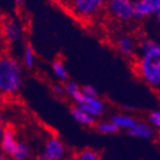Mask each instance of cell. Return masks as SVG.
<instances>
[{"label":"cell","instance_id":"6da1fadb","mask_svg":"<svg viewBox=\"0 0 160 160\" xmlns=\"http://www.w3.org/2000/svg\"><path fill=\"white\" fill-rule=\"evenodd\" d=\"M140 52L138 72L153 88L160 87V43L152 39H143L138 43Z\"/></svg>","mask_w":160,"mask_h":160},{"label":"cell","instance_id":"7a4b0ae2","mask_svg":"<svg viewBox=\"0 0 160 160\" xmlns=\"http://www.w3.org/2000/svg\"><path fill=\"white\" fill-rule=\"evenodd\" d=\"M22 65L11 56H0V93L3 97L15 96L21 89Z\"/></svg>","mask_w":160,"mask_h":160},{"label":"cell","instance_id":"3957f363","mask_svg":"<svg viewBox=\"0 0 160 160\" xmlns=\"http://www.w3.org/2000/svg\"><path fill=\"white\" fill-rule=\"evenodd\" d=\"M107 0H67L72 13L81 19H91L106 8Z\"/></svg>","mask_w":160,"mask_h":160},{"label":"cell","instance_id":"277c9868","mask_svg":"<svg viewBox=\"0 0 160 160\" xmlns=\"http://www.w3.org/2000/svg\"><path fill=\"white\" fill-rule=\"evenodd\" d=\"M105 9L118 22L128 23L133 20V0H107Z\"/></svg>","mask_w":160,"mask_h":160},{"label":"cell","instance_id":"5b68a950","mask_svg":"<svg viewBox=\"0 0 160 160\" xmlns=\"http://www.w3.org/2000/svg\"><path fill=\"white\" fill-rule=\"evenodd\" d=\"M72 99L76 107L96 119L105 113V103L99 97H86L81 93V91H79L73 96Z\"/></svg>","mask_w":160,"mask_h":160},{"label":"cell","instance_id":"8992f818","mask_svg":"<svg viewBox=\"0 0 160 160\" xmlns=\"http://www.w3.org/2000/svg\"><path fill=\"white\" fill-rule=\"evenodd\" d=\"M41 153L51 160H63L68 156L66 145L57 136H50L46 139Z\"/></svg>","mask_w":160,"mask_h":160},{"label":"cell","instance_id":"52a82bcc","mask_svg":"<svg viewBox=\"0 0 160 160\" xmlns=\"http://www.w3.org/2000/svg\"><path fill=\"white\" fill-rule=\"evenodd\" d=\"M160 10V0H133V20L142 21Z\"/></svg>","mask_w":160,"mask_h":160},{"label":"cell","instance_id":"ba28073f","mask_svg":"<svg viewBox=\"0 0 160 160\" xmlns=\"http://www.w3.org/2000/svg\"><path fill=\"white\" fill-rule=\"evenodd\" d=\"M19 140L16 130L11 126L6 125L2 135L0 137V152L10 159L19 143Z\"/></svg>","mask_w":160,"mask_h":160},{"label":"cell","instance_id":"9c48e42d","mask_svg":"<svg viewBox=\"0 0 160 160\" xmlns=\"http://www.w3.org/2000/svg\"><path fill=\"white\" fill-rule=\"evenodd\" d=\"M116 46H117L118 51H119L123 57L129 58V57H132L136 53L138 43L132 36L126 33V35H121L117 38Z\"/></svg>","mask_w":160,"mask_h":160},{"label":"cell","instance_id":"30bf717a","mask_svg":"<svg viewBox=\"0 0 160 160\" xmlns=\"http://www.w3.org/2000/svg\"><path fill=\"white\" fill-rule=\"evenodd\" d=\"M3 33H5L6 39L11 43H15L19 41L21 36H22V29L19 22L16 20H9L5 25L3 28Z\"/></svg>","mask_w":160,"mask_h":160},{"label":"cell","instance_id":"8fae6325","mask_svg":"<svg viewBox=\"0 0 160 160\" xmlns=\"http://www.w3.org/2000/svg\"><path fill=\"white\" fill-rule=\"evenodd\" d=\"M128 133H129L130 136H133V137L143 138V139H150V138L153 137L155 131H153L152 127H151L149 123L137 121L131 129L128 130Z\"/></svg>","mask_w":160,"mask_h":160},{"label":"cell","instance_id":"7c38bea8","mask_svg":"<svg viewBox=\"0 0 160 160\" xmlns=\"http://www.w3.org/2000/svg\"><path fill=\"white\" fill-rule=\"evenodd\" d=\"M71 115H72L73 119L77 121L79 125L83 126V127H95L97 119L91 116H89L88 113H86L85 111L80 110L78 107L73 106L71 108Z\"/></svg>","mask_w":160,"mask_h":160},{"label":"cell","instance_id":"4fadbf2b","mask_svg":"<svg viewBox=\"0 0 160 160\" xmlns=\"http://www.w3.org/2000/svg\"><path fill=\"white\" fill-rule=\"evenodd\" d=\"M32 156V152H31V148L30 146L26 142L25 140H19V143H18L17 148H16L15 152L12 153L11 158L10 159L13 160H30Z\"/></svg>","mask_w":160,"mask_h":160},{"label":"cell","instance_id":"5bb4252c","mask_svg":"<svg viewBox=\"0 0 160 160\" xmlns=\"http://www.w3.org/2000/svg\"><path fill=\"white\" fill-rule=\"evenodd\" d=\"M110 121L118 128V129H126L130 130L137 122L131 116L128 115H115L111 117Z\"/></svg>","mask_w":160,"mask_h":160},{"label":"cell","instance_id":"9a60e30c","mask_svg":"<svg viewBox=\"0 0 160 160\" xmlns=\"http://www.w3.org/2000/svg\"><path fill=\"white\" fill-rule=\"evenodd\" d=\"M51 70H52V73L60 82H66L69 78L68 76L67 68H66L65 63L59 59H56L55 61L51 65Z\"/></svg>","mask_w":160,"mask_h":160},{"label":"cell","instance_id":"2e32d148","mask_svg":"<svg viewBox=\"0 0 160 160\" xmlns=\"http://www.w3.org/2000/svg\"><path fill=\"white\" fill-rule=\"evenodd\" d=\"M36 65V55L35 50L31 45H26L22 53V66L27 69H32Z\"/></svg>","mask_w":160,"mask_h":160},{"label":"cell","instance_id":"e0dca14e","mask_svg":"<svg viewBox=\"0 0 160 160\" xmlns=\"http://www.w3.org/2000/svg\"><path fill=\"white\" fill-rule=\"evenodd\" d=\"M95 128L99 133L102 135H113L119 131L117 127L113 125L111 121H100V122H96Z\"/></svg>","mask_w":160,"mask_h":160},{"label":"cell","instance_id":"ac0fdd59","mask_svg":"<svg viewBox=\"0 0 160 160\" xmlns=\"http://www.w3.org/2000/svg\"><path fill=\"white\" fill-rule=\"evenodd\" d=\"M75 155L76 160H100L99 153L91 148H86V149L80 150L79 152L75 153Z\"/></svg>","mask_w":160,"mask_h":160},{"label":"cell","instance_id":"d6986e66","mask_svg":"<svg viewBox=\"0 0 160 160\" xmlns=\"http://www.w3.org/2000/svg\"><path fill=\"white\" fill-rule=\"evenodd\" d=\"M63 88H65L66 95L69 96L70 98H72L76 93L80 91V86L72 80H67L66 82H63Z\"/></svg>","mask_w":160,"mask_h":160},{"label":"cell","instance_id":"ffe728a7","mask_svg":"<svg viewBox=\"0 0 160 160\" xmlns=\"http://www.w3.org/2000/svg\"><path fill=\"white\" fill-rule=\"evenodd\" d=\"M148 120H149L150 126H153L160 130V110L151 111L148 116Z\"/></svg>","mask_w":160,"mask_h":160},{"label":"cell","instance_id":"44dd1931","mask_svg":"<svg viewBox=\"0 0 160 160\" xmlns=\"http://www.w3.org/2000/svg\"><path fill=\"white\" fill-rule=\"evenodd\" d=\"M80 91L83 96L86 97H98V92L97 90L95 89V87L90 85H85L80 87Z\"/></svg>","mask_w":160,"mask_h":160},{"label":"cell","instance_id":"7402d4cb","mask_svg":"<svg viewBox=\"0 0 160 160\" xmlns=\"http://www.w3.org/2000/svg\"><path fill=\"white\" fill-rule=\"evenodd\" d=\"M51 91H52L53 95L57 96V97H62V96L66 95L65 88H63V83H55V85H52Z\"/></svg>","mask_w":160,"mask_h":160},{"label":"cell","instance_id":"603a6c76","mask_svg":"<svg viewBox=\"0 0 160 160\" xmlns=\"http://www.w3.org/2000/svg\"><path fill=\"white\" fill-rule=\"evenodd\" d=\"M6 120H5V117H3V115L1 112H0V137H1V135H2V131L3 129H5L6 127Z\"/></svg>","mask_w":160,"mask_h":160},{"label":"cell","instance_id":"cb8c5ba5","mask_svg":"<svg viewBox=\"0 0 160 160\" xmlns=\"http://www.w3.org/2000/svg\"><path fill=\"white\" fill-rule=\"evenodd\" d=\"M35 160H51V159H49V158L46 157V156L43 155V153L40 152L39 155L36 156V159H35Z\"/></svg>","mask_w":160,"mask_h":160},{"label":"cell","instance_id":"d4e9b609","mask_svg":"<svg viewBox=\"0 0 160 160\" xmlns=\"http://www.w3.org/2000/svg\"><path fill=\"white\" fill-rule=\"evenodd\" d=\"M155 18H156V21H157V23L159 25V27H160V10L155 15Z\"/></svg>","mask_w":160,"mask_h":160},{"label":"cell","instance_id":"484cf974","mask_svg":"<svg viewBox=\"0 0 160 160\" xmlns=\"http://www.w3.org/2000/svg\"><path fill=\"white\" fill-rule=\"evenodd\" d=\"M13 1H15V3L18 7H21L23 5V2H25V0H13Z\"/></svg>","mask_w":160,"mask_h":160},{"label":"cell","instance_id":"4316f807","mask_svg":"<svg viewBox=\"0 0 160 160\" xmlns=\"http://www.w3.org/2000/svg\"><path fill=\"white\" fill-rule=\"evenodd\" d=\"M63 160H76V155H68Z\"/></svg>","mask_w":160,"mask_h":160},{"label":"cell","instance_id":"83f0119b","mask_svg":"<svg viewBox=\"0 0 160 160\" xmlns=\"http://www.w3.org/2000/svg\"><path fill=\"white\" fill-rule=\"evenodd\" d=\"M0 160H9V158L6 157V156L3 155V153L0 152Z\"/></svg>","mask_w":160,"mask_h":160},{"label":"cell","instance_id":"f1b7e54d","mask_svg":"<svg viewBox=\"0 0 160 160\" xmlns=\"http://www.w3.org/2000/svg\"><path fill=\"white\" fill-rule=\"evenodd\" d=\"M3 98H5V97H3V96H2V95H1V93H0V106H1V105H2V101H3Z\"/></svg>","mask_w":160,"mask_h":160},{"label":"cell","instance_id":"f546056e","mask_svg":"<svg viewBox=\"0 0 160 160\" xmlns=\"http://www.w3.org/2000/svg\"><path fill=\"white\" fill-rule=\"evenodd\" d=\"M9 160H13V159H9Z\"/></svg>","mask_w":160,"mask_h":160}]
</instances>
